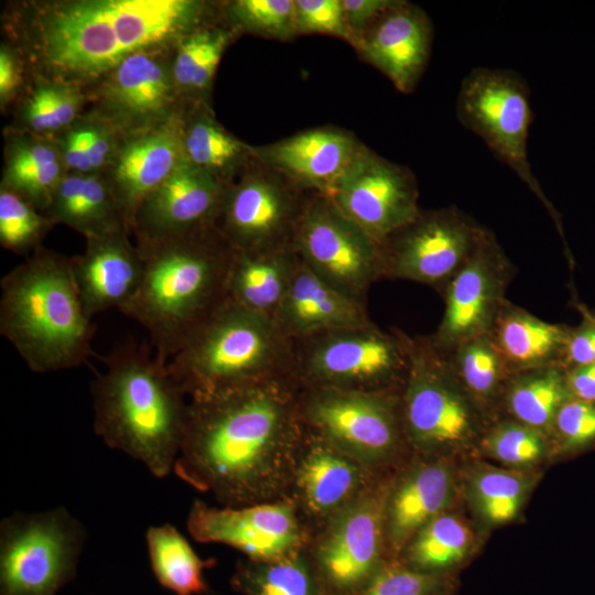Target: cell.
<instances>
[{"instance_id": "4316f807", "label": "cell", "mask_w": 595, "mask_h": 595, "mask_svg": "<svg viewBox=\"0 0 595 595\" xmlns=\"http://www.w3.org/2000/svg\"><path fill=\"white\" fill-rule=\"evenodd\" d=\"M569 328L543 321L506 300L489 336L515 374L549 366L563 367Z\"/></svg>"}, {"instance_id": "8fae6325", "label": "cell", "mask_w": 595, "mask_h": 595, "mask_svg": "<svg viewBox=\"0 0 595 595\" xmlns=\"http://www.w3.org/2000/svg\"><path fill=\"white\" fill-rule=\"evenodd\" d=\"M85 529L65 508L0 524V595H55L76 574Z\"/></svg>"}, {"instance_id": "db71d44e", "label": "cell", "mask_w": 595, "mask_h": 595, "mask_svg": "<svg viewBox=\"0 0 595 595\" xmlns=\"http://www.w3.org/2000/svg\"><path fill=\"white\" fill-rule=\"evenodd\" d=\"M593 316H594V318H595V313H593Z\"/></svg>"}, {"instance_id": "7a4b0ae2", "label": "cell", "mask_w": 595, "mask_h": 595, "mask_svg": "<svg viewBox=\"0 0 595 595\" xmlns=\"http://www.w3.org/2000/svg\"><path fill=\"white\" fill-rule=\"evenodd\" d=\"M143 275L119 311L148 331L155 358L166 364L227 301L234 248L216 227L141 241Z\"/></svg>"}, {"instance_id": "f546056e", "label": "cell", "mask_w": 595, "mask_h": 595, "mask_svg": "<svg viewBox=\"0 0 595 595\" xmlns=\"http://www.w3.org/2000/svg\"><path fill=\"white\" fill-rule=\"evenodd\" d=\"M47 208L54 219L80 229L89 238L122 230L113 195L94 176L62 178Z\"/></svg>"}, {"instance_id": "f5cc1de1", "label": "cell", "mask_w": 595, "mask_h": 595, "mask_svg": "<svg viewBox=\"0 0 595 595\" xmlns=\"http://www.w3.org/2000/svg\"><path fill=\"white\" fill-rule=\"evenodd\" d=\"M19 83V72L13 57L6 51L0 53V95L3 99L14 90Z\"/></svg>"}, {"instance_id": "6da1fadb", "label": "cell", "mask_w": 595, "mask_h": 595, "mask_svg": "<svg viewBox=\"0 0 595 595\" xmlns=\"http://www.w3.org/2000/svg\"><path fill=\"white\" fill-rule=\"evenodd\" d=\"M303 434L290 376L192 398L173 472L223 507L282 500Z\"/></svg>"}, {"instance_id": "4dcf8cb0", "label": "cell", "mask_w": 595, "mask_h": 595, "mask_svg": "<svg viewBox=\"0 0 595 595\" xmlns=\"http://www.w3.org/2000/svg\"><path fill=\"white\" fill-rule=\"evenodd\" d=\"M145 541L153 574L161 586L175 595L208 592L204 570L213 561L202 560L174 526L150 527Z\"/></svg>"}, {"instance_id": "bcb514c9", "label": "cell", "mask_w": 595, "mask_h": 595, "mask_svg": "<svg viewBox=\"0 0 595 595\" xmlns=\"http://www.w3.org/2000/svg\"><path fill=\"white\" fill-rule=\"evenodd\" d=\"M595 364V318L585 315L581 324L570 327L564 349V369Z\"/></svg>"}, {"instance_id": "2e32d148", "label": "cell", "mask_w": 595, "mask_h": 595, "mask_svg": "<svg viewBox=\"0 0 595 595\" xmlns=\"http://www.w3.org/2000/svg\"><path fill=\"white\" fill-rule=\"evenodd\" d=\"M261 164L238 184L225 188L216 228L235 250L292 245L296 224L312 193Z\"/></svg>"}, {"instance_id": "d590c367", "label": "cell", "mask_w": 595, "mask_h": 595, "mask_svg": "<svg viewBox=\"0 0 595 595\" xmlns=\"http://www.w3.org/2000/svg\"><path fill=\"white\" fill-rule=\"evenodd\" d=\"M112 96L133 116L160 111L166 104L169 85L159 63L142 52L123 60L115 72Z\"/></svg>"}, {"instance_id": "83f0119b", "label": "cell", "mask_w": 595, "mask_h": 595, "mask_svg": "<svg viewBox=\"0 0 595 595\" xmlns=\"http://www.w3.org/2000/svg\"><path fill=\"white\" fill-rule=\"evenodd\" d=\"M180 162V142L170 131L148 134L123 150L115 174L113 193L123 220L134 221L143 202Z\"/></svg>"}, {"instance_id": "b9f144b4", "label": "cell", "mask_w": 595, "mask_h": 595, "mask_svg": "<svg viewBox=\"0 0 595 595\" xmlns=\"http://www.w3.org/2000/svg\"><path fill=\"white\" fill-rule=\"evenodd\" d=\"M231 14L245 29L280 41L298 34L294 0H239Z\"/></svg>"}, {"instance_id": "f6af8a7d", "label": "cell", "mask_w": 595, "mask_h": 595, "mask_svg": "<svg viewBox=\"0 0 595 595\" xmlns=\"http://www.w3.org/2000/svg\"><path fill=\"white\" fill-rule=\"evenodd\" d=\"M295 26L299 33L334 35L354 44L342 0H294Z\"/></svg>"}, {"instance_id": "f1b7e54d", "label": "cell", "mask_w": 595, "mask_h": 595, "mask_svg": "<svg viewBox=\"0 0 595 595\" xmlns=\"http://www.w3.org/2000/svg\"><path fill=\"white\" fill-rule=\"evenodd\" d=\"M570 398L565 369L549 366L512 374L501 404L509 419L550 435L559 410Z\"/></svg>"}, {"instance_id": "cb8c5ba5", "label": "cell", "mask_w": 595, "mask_h": 595, "mask_svg": "<svg viewBox=\"0 0 595 595\" xmlns=\"http://www.w3.org/2000/svg\"><path fill=\"white\" fill-rule=\"evenodd\" d=\"M74 279L89 317L110 309L120 310L137 292L143 260L126 240L122 230L89 238L80 257L71 259Z\"/></svg>"}, {"instance_id": "5b68a950", "label": "cell", "mask_w": 595, "mask_h": 595, "mask_svg": "<svg viewBox=\"0 0 595 595\" xmlns=\"http://www.w3.org/2000/svg\"><path fill=\"white\" fill-rule=\"evenodd\" d=\"M202 11L203 3L193 0L67 3L44 19L43 54L63 73L95 76L192 26Z\"/></svg>"}, {"instance_id": "836d02e7", "label": "cell", "mask_w": 595, "mask_h": 595, "mask_svg": "<svg viewBox=\"0 0 595 595\" xmlns=\"http://www.w3.org/2000/svg\"><path fill=\"white\" fill-rule=\"evenodd\" d=\"M230 584L241 595H327L306 548L275 561L245 559L236 565Z\"/></svg>"}, {"instance_id": "e575fe53", "label": "cell", "mask_w": 595, "mask_h": 595, "mask_svg": "<svg viewBox=\"0 0 595 595\" xmlns=\"http://www.w3.org/2000/svg\"><path fill=\"white\" fill-rule=\"evenodd\" d=\"M531 480L517 469L477 465L467 479V495L478 517L488 524L512 521L520 512Z\"/></svg>"}, {"instance_id": "277c9868", "label": "cell", "mask_w": 595, "mask_h": 595, "mask_svg": "<svg viewBox=\"0 0 595 595\" xmlns=\"http://www.w3.org/2000/svg\"><path fill=\"white\" fill-rule=\"evenodd\" d=\"M0 334L39 374L85 364L95 326L83 305L71 259L37 250L0 283Z\"/></svg>"}, {"instance_id": "484cf974", "label": "cell", "mask_w": 595, "mask_h": 595, "mask_svg": "<svg viewBox=\"0 0 595 595\" xmlns=\"http://www.w3.org/2000/svg\"><path fill=\"white\" fill-rule=\"evenodd\" d=\"M293 245L235 250L227 279V300L273 316L299 268Z\"/></svg>"}, {"instance_id": "d6986e66", "label": "cell", "mask_w": 595, "mask_h": 595, "mask_svg": "<svg viewBox=\"0 0 595 595\" xmlns=\"http://www.w3.org/2000/svg\"><path fill=\"white\" fill-rule=\"evenodd\" d=\"M379 473L304 429L285 499L295 506L311 539L371 487Z\"/></svg>"}, {"instance_id": "f35d334b", "label": "cell", "mask_w": 595, "mask_h": 595, "mask_svg": "<svg viewBox=\"0 0 595 595\" xmlns=\"http://www.w3.org/2000/svg\"><path fill=\"white\" fill-rule=\"evenodd\" d=\"M184 148L190 162L215 176V172L225 171L248 154L252 155V148L242 144L208 118H201L190 127Z\"/></svg>"}, {"instance_id": "74e56055", "label": "cell", "mask_w": 595, "mask_h": 595, "mask_svg": "<svg viewBox=\"0 0 595 595\" xmlns=\"http://www.w3.org/2000/svg\"><path fill=\"white\" fill-rule=\"evenodd\" d=\"M231 34L221 29L201 30L192 33L177 51L174 77L185 88L202 90L212 82Z\"/></svg>"}, {"instance_id": "9c48e42d", "label": "cell", "mask_w": 595, "mask_h": 595, "mask_svg": "<svg viewBox=\"0 0 595 595\" xmlns=\"http://www.w3.org/2000/svg\"><path fill=\"white\" fill-rule=\"evenodd\" d=\"M401 390L299 388V412L307 431L380 472L407 444Z\"/></svg>"}, {"instance_id": "603a6c76", "label": "cell", "mask_w": 595, "mask_h": 595, "mask_svg": "<svg viewBox=\"0 0 595 595\" xmlns=\"http://www.w3.org/2000/svg\"><path fill=\"white\" fill-rule=\"evenodd\" d=\"M455 494L453 467L428 457L389 482L385 505V538L389 559H398L415 533L446 511Z\"/></svg>"}, {"instance_id": "9a60e30c", "label": "cell", "mask_w": 595, "mask_h": 595, "mask_svg": "<svg viewBox=\"0 0 595 595\" xmlns=\"http://www.w3.org/2000/svg\"><path fill=\"white\" fill-rule=\"evenodd\" d=\"M325 195L379 245L422 210L412 171L366 145Z\"/></svg>"}, {"instance_id": "5bb4252c", "label": "cell", "mask_w": 595, "mask_h": 595, "mask_svg": "<svg viewBox=\"0 0 595 595\" xmlns=\"http://www.w3.org/2000/svg\"><path fill=\"white\" fill-rule=\"evenodd\" d=\"M487 230L455 206L421 210L379 245L381 279L418 282L442 292Z\"/></svg>"}, {"instance_id": "60d3db41", "label": "cell", "mask_w": 595, "mask_h": 595, "mask_svg": "<svg viewBox=\"0 0 595 595\" xmlns=\"http://www.w3.org/2000/svg\"><path fill=\"white\" fill-rule=\"evenodd\" d=\"M48 221L37 214L33 204L13 190L0 193V242L2 247L24 253L34 248Z\"/></svg>"}, {"instance_id": "7bdbcfd3", "label": "cell", "mask_w": 595, "mask_h": 595, "mask_svg": "<svg viewBox=\"0 0 595 595\" xmlns=\"http://www.w3.org/2000/svg\"><path fill=\"white\" fill-rule=\"evenodd\" d=\"M549 436L564 451L589 446L595 442V402L570 398L559 410Z\"/></svg>"}, {"instance_id": "e0dca14e", "label": "cell", "mask_w": 595, "mask_h": 595, "mask_svg": "<svg viewBox=\"0 0 595 595\" xmlns=\"http://www.w3.org/2000/svg\"><path fill=\"white\" fill-rule=\"evenodd\" d=\"M516 267L496 236L486 231L473 253L441 292L444 312L433 343L442 350L488 335L506 299Z\"/></svg>"}, {"instance_id": "30bf717a", "label": "cell", "mask_w": 595, "mask_h": 595, "mask_svg": "<svg viewBox=\"0 0 595 595\" xmlns=\"http://www.w3.org/2000/svg\"><path fill=\"white\" fill-rule=\"evenodd\" d=\"M456 116L532 191L562 232L560 216L533 175L528 159L533 115L529 86L522 76L508 68H473L461 83Z\"/></svg>"}, {"instance_id": "52a82bcc", "label": "cell", "mask_w": 595, "mask_h": 595, "mask_svg": "<svg viewBox=\"0 0 595 595\" xmlns=\"http://www.w3.org/2000/svg\"><path fill=\"white\" fill-rule=\"evenodd\" d=\"M407 444L432 457L480 442L487 415L466 391L430 335H408V370L400 393Z\"/></svg>"}, {"instance_id": "7402d4cb", "label": "cell", "mask_w": 595, "mask_h": 595, "mask_svg": "<svg viewBox=\"0 0 595 595\" xmlns=\"http://www.w3.org/2000/svg\"><path fill=\"white\" fill-rule=\"evenodd\" d=\"M363 147L349 131L318 127L252 148V155L302 190L325 195Z\"/></svg>"}, {"instance_id": "1f68e13d", "label": "cell", "mask_w": 595, "mask_h": 595, "mask_svg": "<svg viewBox=\"0 0 595 595\" xmlns=\"http://www.w3.org/2000/svg\"><path fill=\"white\" fill-rule=\"evenodd\" d=\"M443 351L466 391L488 415L490 409L501 403L513 374L489 334L467 339Z\"/></svg>"}, {"instance_id": "8d00e7d4", "label": "cell", "mask_w": 595, "mask_h": 595, "mask_svg": "<svg viewBox=\"0 0 595 595\" xmlns=\"http://www.w3.org/2000/svg\"><path fill=\"white\" fill-rule=\"evenodd\" d=\"M549 439L545 433L507 418L491 422L479 443L487 455L504 465L521 468L545 455Z\"/></svg>"}, {"instance_id": "ac0fdd59", "label": "cell", "mask_w": 595, "mask_h": 595, "mask_svg": "<svg viewBox=\"0 0 595 595\" xmlns=\"http://www.w3.org/2000/svg\"><path fill=\"white\" fill-rule=\"evenodd\" d=\"M187 529L194 540L237 549L252 561H275L304 550L310 534L289 499L244 507L195 500Z\"/></svg>"}, {"instance_id": "816d5d0a", "label": "cell", "mask_w": 595, "mask_h": 595, "mask_svg": "<svg viewBox=\"0 0 595 595\" xmlns=\"http://www.w3.org/2000/svg\"><path fill=\"white\" fill-rule=\"evenodd\" d=\"M86 149L90 170L100 167L108 155L109 143L105 136L95 129H85Z\"/></svg>"}, {"instance_id": "7c38bea8", "label": "cell", "mask_w": 595, "mask_h": 595, "mask_svg": "<svg viewBox=\"0 0 595 595\" xmlns=\"http://www.w3.org/2000/svg\"><path fill=\"white\" fill-rule=\"evenodd\" d=\"M389 482L379 478L310 539L306 552L327 595H356L389 560L385 538Z\"/></svg>"}, {"instance_id": "ba28073f", "label": "cell", "mask_w": 595, "mask_h": 595, "mask_svg": "<svg viewBox=\"0 0 595 595\" xmlns=\"http://www.w3.org/2000/svg\"><path fill=\"white\" fill-rule=\"evenodd\" d=\"M408 370V334L374 322L292 340L290 377L299 388L400 391Z\"/></svg>"}, {"instance_id": "ffe728a7", "label": "cell", "mask_w": 595, "mask_h": 595, "mask_svg": "<svg viewBox=\"0 0 595 595\" xmlns=\"http://www.w3.org/2000/svg\"><path fill=\"white\" fill-rule=\"evenodd\" d=\"M432 40L428 14L416 4L393 0L356 36L354 46L399 91L409 94L428 65Z\"/></svg>"}, {"instance_id": "f907efd6", "label": "cell", "mask_w": 595, "mask_h": 595, "mask_svg": "<svg viewBox=\"0 0 595 595\" xmlns=\"http://www.w3.org/2000/svg\"><path fill=\"white\" fill-rule=\"evenodd\" d=\"M65 160L69 167L79 171L90 170L87 159L85 129L74 130L67 137L65 144Z\"/></svg>"}, {"instance_id": "44dd1931", "label": "cell", "mask_w": 595, "mask_h": 595, "mask_svg": "<svg viewBox=\"0 0 595 595\" xmlns=\"http://www.w3.org/2000/svg\"><path fill=\"white\" fill-rule=\"evenodd\" d=\"M224 194L215 175L182 160L139 208L141 241L216 227Z\"/></svg>"}, {"instance_id": "ab89813d", "label": "cell", "mask_w": 595, "mask_h": 595, "mask_svg": "<svg viewBox=\"0 0 595 595\" xmlns=\"http://www.w3.org/2000/svg\"><path fill=\"white\" fill-rule=\"evenodd\" d=\"M451 575L414 570L397 559H389L356 595H452Z\"/></svg>"}, {"instance_id": "d6a6232c", "label": "cell", "mask_w": 595, "mask_h": 595, "mask_svg": "<svg viewBox=\"0 0 595 595\" xmlns=\"http://www.w3.org/2000/svg\"><path fill=\"white\" fill-rule=\"evenodd\" d=\"M472 542L466 523L445 511L423 526L397 560L421 572L451 575L468 556Z\"/></svg>"}, {"instance_id": "d4e9b609", "label": "cell", "mask_w": 595, "mask_h": 595, "mask_svg": "<svg viewBox=\"0 0 595 595\" xmlns=\"http://www.w3.org/2000/svg\"><path fill=\"white\" fill-rule=\"evenodd\" d=\"M272 317L291 340L372 322L366 303L342 293L312 272L301 260Z\"/></svg>"}, {"instance_id": "4fadbf2b", "label": "cell", "mask_w": 595, "mask_h": 595, "mask_svg": "<svg viewBox=\"0 0 595 595\" xmlns=\"http://www.w3.org/2000/svg\"><path fill=\"white\" fill-rule=\"evenodd\" d=\"M292 245L312 272L359 302L381 279L379 244L324 194L309 195Z\"/></svg>"}, {"instance_id": "3957f363", "label": "cell", "mask_w": 595, "mask_h": 595, "mask_svg": "<svg viewBox=\"0 0 595 595\" xmlns=\"http://www.w3.org/2000/svg\"><path fill=\"white\" fill-rule=\"evenodd\" d=\"M91 385L94 430L107 446L166 477L178 455L187 397L149 350L127 342L104 358Z\"/></svg>"}, {"instance_id": "681fc988", "label": "cell", "mask_w": 595, "mask_h": 595, "mask_svg": "<svg viewBox=\"0 0 595 595\" xmlns=\"http://www.w3.org/2000/svg\"><path fill=\"white\" fill-rule=\"evenodd\" d=\"M565 380L571 398L595 402V364L565 369Z\"/></svg>"}, {"instance_id": "ee69618b", "label": "cell", "mask_w": 595, "mask_h": 595, "mask_svg": "<svg viewBox=\"0 0 595 595\" xmlns=\"http://www.w3.org/2000/svg\"><path fill=\"white\" fill-rule=\"evenodd\" d=\"M78 100L73 91L57 86L39 87L26 107V119L37 131L68 125L77 112Z\"/></svg>"}, {"instance_id": "c3c4849f", "label": "cell", "mask_w": 595, "mask_h": 595, "mask_svg": "<svg viewBox=\"0 0 595 595\" xmlns=\"http://www.w3.org/2000/svg\"><path fill=\"white\" fill-rule=\"evenodd\" d=\"M392 2L393 0H342L345 21L354 35V43L356 36Z\"/></svg>"}, {"instance_id": "7dc6e473", "label": "cell", "mask_w": 595, "mask_h": 595, "mask_svg": "<svg viewBox=\"0 0 595 595\" xmlns=\"http://www.w3.org/2000/svg\"><path fill=\"white\" fill-rule=\"evenodd\" d=\"M55 162H58L56 153L50 147L35 144L22 148L10 162L8 182L12 185L29 173Z\"/></svg>"}, {"instance_id": "8992f818", "label": "cell", "mask_w": 595, "mask_h": 595, "mask_svg": "<svg viewBox=\"0 0 595 595\" xmlns=\"http://www.w3.org/2000/svg\"><path fill=\"white\" fill-rule=\"evenodd\" d=\"M292 340L272 316L230 301L218 307L166 363L192 398L290 376Z\"/></svg>"}]
</instances>
